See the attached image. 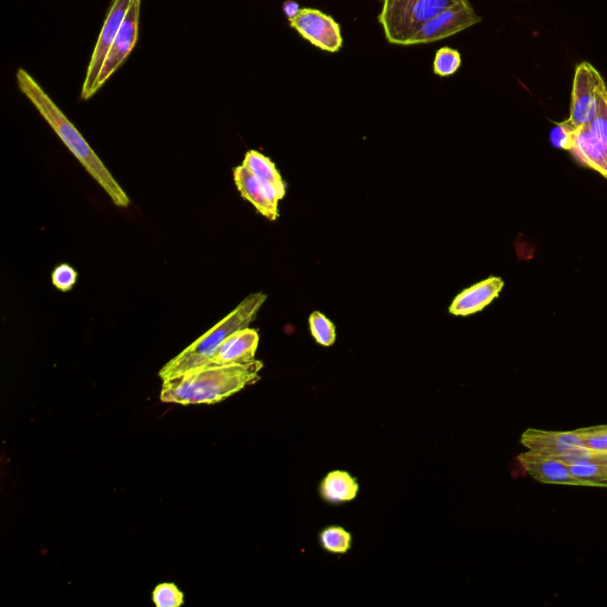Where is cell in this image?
Instances as JSON below:
<instances>
[{
    "instance_id": "7a4b0ae2",
    "label": "cell",
    "mask_w": 607,
    "mask_h": 607,
    "mask_svg": "<svg viewBox=\"0 0 607 607\" xmlns=\"http://www.w3.org/2000/svg\"><path fill=\"white\" fill-rule=\"evenodd\" d=\"M264 363L200 367L164 380L161 400L168 404L214 405L260 380Z\"/></svg>"
},
{
    "instance_id": "ac0fdd59",
    "label": "cell",
    "mask_w": 607,
    "mask_h": 607,
    "mask_svg": "<svg viewBox=\"0 0 607 607\" xmlns=\"http://www.w3.org/2000/svg\"><path fill=\"white\" fill-rule=\"evenodd\" d=\"M568 466L583 487L607 488V466L594 462H578Z\"/></svg>"
},
{
    "instance_id": "3957f363",
    "label": "cell",
    "mask_w": 607,
    "mask_h": 607,
    "mask_svg": "<svg viewBox=\"0 0 607 607\" xmlns=\"http://www.w3.org/2000/svg\"><path fill=\"white\" fill-rule=\"evenodd\" d=\"M267 296L263 292L253 293L236 306L228 316L217 323L206 334L198 338L193 344L177 355L175 359L166 363L159 372L163 381L174 378L190 370L206 367L221 344L234 332L248 328L257 318L258 312L265 304Z\"/></svg>"
},
{
    "instance_id": "4316f807",
    "label": "cell",
    "mask_w": 607,
    "mask_h": 607,
    "mask_svg": "<svg viewBox=\"0 0 607 607\" xmlns=\"http://www.w3.org/2000/svg\"><path fill=\"white\" fill-rule=\"evenodd\" d=\"M300 9L302 8H300L299 4L295 2V0H286L283 5L284 14L289 21L298 15Z\"/></svg>"
},
{
    "instance_id": "5bb4252c",
    "label": "cell",
    "mask_w": 607,
    "mask_h": 607,
    "mask_svg": "<svg viewBox=\"0 0 607 607\" xmlns=\"http://www.w3.org/2000/svg\"><path fill=\"white\" fill-rule=\"evenodd\" d=\"M259 340V332L255 329L245 328L236 331L221 344L207 366H228V364L252 362L257 354Z\"/></svg>"
},
{
    "instance_id": "52a82bcc",
    "label": "cell",
    "mask_w": 607,
    "mask_h": 607,
    "mask_svg": "<svg viewBox=\"0 0 607 607\" xmlns=\"http://www.w3.org/2000/svg\"><path fill=\"white\" fill-rule=\"evenodd\" d=\"M521 444L538 455L561 460L571 465L587 447L577 431H546L528 428L521 436Z\"/></svg>"
},
{
    "instance_id": "cb8c5ba5",
    "label": "cell",
    "mask_w": 607,
    "mask_h": 607,
    "mask_svg": "<svg viewBox=\"0 0 607 607\" xmlns=\"http://www.w3.org/2000/svg\"><path fill=\"white\" fill-rule=\"evenodd\" d=\"M589 125L594 133L607 144V88L600 89L598 94V107L596 115Z\"/></svg>"
},
{
    "instance_id": "603a6c76",
    "label": "cell",
    "mask_w": 607,
    "mask_h": 607,
    "mask_svg": "<svg viewBox=\"0 0 607 607\" xmlns=\"http://www.w3.org/2000/svg\"><path fill=\"white\" fill-rule=\"evenodd\" d=\"M157 607H180L184 604V594L175 584H159L152 593Z\"/></svg>"
},
{
    "instance_id": "5b68a950",
    "label": "cell",
    "mask_w": 607,
    "mask_h": 607,
    "mask_svg": "<svg viewBox=\"0 0 607 607\" xmlns=\"http://www.w3.org/2000/svg\"><path fill=\"white\" fill-rule=\"evenodd\" d=\"M481 21L482 18L472 9L469 0H462L421 25L407 47L445 40L474 27Z\"/></svg>"
},
{
    "instance_id": "9a60e30c",
    "label": "cell",
    "mask_w": 607,
    "mask_h": 607,
    "mask_svg": "<svg viewBox=\"0 0 607 607\" xmlns=\"http://www.w3.org/2000/svg\"><path fill=\"white\" fill-rule=\"evenodd\" d=\"M571 152L586 168L597 171L607 180V144L589 124L575 131Z\"/></svg>"
},
{
    "instance_id": "30bf717a",
    "label": "cell",
    "mask_w": 607,
    "mask_h": 607,
    "mask_svg": "<svg viewBox=\"0 0 607 607\" xmlns=\"http://www.w3.org/2000/svg\"><path fill=\"white\" fill-rule=\"evenodd\" d=\"M140 5L142 0H132L125 21L115 38L113 47L107 55V59L95 82L94 93L97 94L102 86L111 79V76L124 65L138 41Z\"/></svg>"
},
{
    "instance_id": "44dd1931",
    "label": "cell",
    "mask_w": 607,
    "mask_h": 607,
    "mask_svg": "<svg viewBox=\"0 0 607 607\" xmlns=\"http://www.w3.org/2000/svg\"><path fill=\"white\" fill-rule=\"evenodd\" d=\"M462 55L457 49L443 47L437 50L433 61V73L439 78H450L462 67Z\"/></svg>"
},
{
    "instance_id": "8fae6325",
    "label": "cell",
    "mask_w": 607,
    "mask_h": 607,
    "mask_svg": "<svg viewBox=\"0 0 607 607\" xmlns=\"http://www.w3.org/2000/svg\"><path fill=\"white\" fill-rule=\"evenodd\" d=\"M233 174L236 189L239 190L242 198L251 203L266 219L278 220L281 197L276 188L261 181L242 164L234 168Z\"/></svg>"
},
{
    "instance_id": "4fadbf2b",
    "label": "cell",
    "mask_w": 607,
    "mask_h": 607,
    "mask_svg": "<svg viewBox=\"0 0 607 607\" xmlns=\"http://www.w3.org/2000/svg\"><path fill=\"white\" fill-rule=\"evenodd\" d=\"M504 287L500 277H490L474 286L468 287L453 299L449 312L453 316L468 317L483 311L494 302Z\"/></svg>"
},
{
    "instance_id": "ffe728a7",
    "label": "cell",
    "mask_w": 607,
    "mask_h": 607,
    "mask_svg": "<svg viewBox=\"0 0 607 607\" xmlns=\"http://www.w3.org/2000/svg\"><path fill=\"white\" fill-rule=\"evenodd\" d=\"M309 327L313 340L322 347H331L336 342V327L322 312L315 311L309 317Z\"/></svg>"
},
{
    "instance_id": "6da1fadb",
    "label": "cell",
    "mask_w": 607,
    "mask_h": 607,
    "mask_svg": "<svg viewBox=\"0 0 607 607\" xmlns=\"http://www.w3.org/2000/svg\"><path fill=\"white\" fill-rule=\"evenodd\" d=\"M17 83L19 91L35 106L38 113L42 115L43 119L47 121L51 129L57 134V137L62 140V143L73 153L74 157L78 159L83 168L92 176L93 180L111 198L115 206L119 208L129 207L131 201L125 190L120 187V184L115 180L110 170L101 162L97 153L87 143V140L83 138L72 121L67 118V115L44 92V89L38 85L33 76L25 69H18Z\"/></svg>"
},
{
    "instance_id": "2e32d148",
    "label": "cell",
    "mask_w": 607,
    "mask_h": 607,
    "mask_svg": "<svg viewBox=\"0 0 607 607\" xmlns=\"http://www.w3.org/2000/svg\"><path fill=\"white\" fill-rule=\"evenodd\" d=\"M360 485L357 479L347 471H331L324 477L319 494L325 502L342 504L354 501L359 494Z\"/></svg>"
},
{
    "instance_id": "d6986e66",
    "label": "cell",
    "mask_w": 607,
    "mask_h": 607,
    "mask_svg": "<svg viewBox=\"0 0 607 607\" xmlns=\"http://www.w3.org/2000/svg\"><path fill=\"white\" fill-rule=\"evenodd\" d=\"M319 541L325 551L332 554H347L351 548V535L342 527L331 526L322 530Z\"/></svg>"
},
{
    "instance_id": "7c38bea8",
    "label": "cell",
    "mask_w": 607,
    "mask_h": 607,
    "mask_svg": "<svg viewBox=\"0 0 607 607\" xmlns=\"http://www.w3.org/2000/svg\"><path fill=\"white\" fill-rule=\"evenodd\" d=\"M516 459L525 474L535 481L543 484L583 487L573 476L570 466L559 459L538 455L528 450L520 453Z\"/></svg>"
},
{
    "instance_id": "ba28073f",
    "label": "cell",
    "mask_w": 607,
    "mask_h": 607,
    "mask_svg": "<svg viewBox=\"0 0 607 607\" xmlns=\"http://www.w3.org/2000/svg\"><path fill=\"white\" fill-rule=\"evenodd\" d=\"M131 2L132 0H113L112 2L110 11H108V15L105 19L104 27H102L99 35L98 42L95 44L91 62H89L87 68L85 82H83L81 91L82 100H89L94 97L95 82H97L101 69L104 67L107 55L113 47L121 25H123L125 21Z\"/></svg>"
},
{
    "instance_id": "277c9868",
    "label": "cell",
    "mask_w": 607,
    "mask_h": 607,
    "mask_svg": "<svg viewBox=\"0 0 607 607\" xmlns=\"http://www.w3.org/2000/svg\"><path fill=\"white\" fill-rule=\"evenodd\" d=\"M378 17L388 43L407 47L427 21L462 0H381Z\"/></svg>"
},
{
    "instance_id": "9c48e42d",
    "label": "cell",
    "mask_w": 607,
    "mask_h": 607,
    "mask_svg": "<svg viewBox=\"0 0 607 607\" xmlns=\"http://www.w3.org/2000/svg\"><path fill=\"white\" fill-rule=\"evenodd\" d=\"M604 86L602 76L590 63L578 66L573 83L571 115L566 120L575 131L589 124L596 115L598 94Z\"/></svg>"
},
{
    "instance_id": "e0dca14e",
    "label": "cell",
    "mask_w": 607,
    "mask_h": 607,
    "mask_svg": "<svg viewBox=\"0 0 607 607\" xmlns=\"http://www.w3.org/2000/svg\"><path fill=\"white\" fill-rule=\"evenodd\" d=\"M242 165L246 166V168L251 171L253 175L260 178L261 181L273 185L278 191L281 200H283L286 195V183L284 182L283 177H281L276 164H274L270 158L263 155V153L251 150L246 153Z\"/></svg>"
},
{
    "instance_id": "d4e9b609",
    "label": "cell",
    "mask_w": 607,
    "mask_h": 607,
    "mask_svg": "<svg viewBox=\"0 0 607 607\" xmlns=\"http://www.w3.org/2000/svg\"><path fill=\"white\" fill-rule=\"evenodd\" d=\"M575 130L567 123L562 121L555 125L549 133V143L552 144L554 149L571 151L573 146Z\"/></svg>"
},
{
    "instance_id": "484cf974",
    "label": "cell",
    "mask_w": 607,
    "mask_h": 607,
    "mask_svg": "<svg viewBox=\"0 0 607 607\" xmlns=\"http://www.w3.org/2000/svg\"><path fill=\"white\" fill-rule=\"evenodd\" d=\"M51 281L57 290L68 292L73 289L78 281V272L72 266L62 264L57 266L51 274Z\"/></svg>"
},
{
    "instance_id": "7402d4cb",
    "label": "cell",
    "mask_w": 607,
    "mask_h": 607,
    "mask_svg": "<svg viewBox=\"0 0 607 607\" xmlns=\"http://www.w3.org/2000/svg\"><path fill=\"white\" fill-rule=\"evenodd\" d=\"M577 433L587 449L607 452V425L577 428Z\"/></svg>"
},
{
    "instance_id": "8992f818",
    "label": "cell",
    "mask_w": 607,
    "mask_h": 607,
    "mask_svg": "<svg viewBox=\"0 0 607 607\" xmlns=\"http://www.w3.org/2000/svg\"><path fill=\"white\" fill-rule=\"evenodd\" d=\"M289 24L313 47L332 54L338 53L343 47L340 23L321 10L302 8L296 17L290 19Z\"/></svg>"
}]
</instances>
